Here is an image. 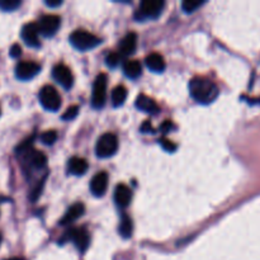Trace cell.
<instances>
[{"label": "cell", "instance_id": "cell-35", "mask_svg": "<svg viewBox=\"0 0 260 260\" xmlns=\"http://www.w3.org/2000/svg\"><path fill=\"white\" fill-rule=\"evenodd\" d=\"M0 243H2V235H0Z\"/></svg>", "mask_w": 260, "mask_h": 260}, {"label": "cell", "instance_id": "cell-13", "mask_svg": "<svg viewBox=\"0 0 260 260\" xmlns=\"http://www.w3.org/2000/svg\"><path fill=\"white\" fill-rule=\"evenodd\" d=\"M108 187V174L106 172H101L91 179L90 190L95 197H102L106 193Z\"/></svg>", "mask_w": 260, "mask_h": 260}, {"label": "cell", "instance_id": "cell-24", "mask_svg": "<svg viewBox=\"0 0 260 260\" xmlns=\"http://www.w3.org/2000/svg\"><path fill=\"white\" fill-rule=\"evenodd\" d=\"M56 140H57V134L55 131H46L41 135V141L45 145H48V146L55 144Z\"/></svg>", "mask_w": 260, "mask_h": 260}, {"label": "cell", "instance_id": "cell-17", "mask_svg": "<svg viewBox=\"0 0 260 260\" xmlns=\"http://www.w3.org/2000/svg\"><path fill=\"white\" fill-rule=\"evenodd\" d=\"M84 211H85V207H84L83 203H75V205H73L66 211L65 216L61 218L60 223L61 225H68V223L74 222V221H76L78 218H80L83 216Z\"/></svg>", "mask_w": 260, "mask_h": 260}, {"label": "cell", "instance_id": "cell-2", "mask_svg": "<svg viewBox=\"0 0 260 260\" xmlns=\"http://www.w3.org/2000/svg\"><path fill=\"white\" fill-rule=\"evenodd\" d=\"M70 42L76 50L89 51L96 47L101 43V40L88 30L76 29L70 35Z\"/></svg>", "mask_w": 260, "mask_h": 260}, {"label": "cell", "instance_id": "cell-6", "mask_svg": "<svg viewBox=\"0 0 260 260\" xmlns=\"http://www.w3.org/2000/svg\"><path fill=\"white\" fill-rule=\"evenodd\" d=\"M107 99V75L99 74L94 80L93 95H91V104L94 108H102L106 104Z\"/></svg>", "mask_w": 260, "mask_h": 260}, {"label": "cell", "instance_id": "cell-21", "mask_svg": "<svg viewBox=\"0 0 260 260\" xmlns=\"http://www.w3.org/2000/svg\"><path fill=\"white\" fill-rule=\"evenodd\" d=\"M112 103L114 107H121L127 98V89L123 85L116 86L112 91Z\"/></svg>", "mask_w": 260, "mask_h": 260}, {"label": "cell", "instance_id": "cell-16", "mask_svg": "<svg viewBox=\"0 0 260 260\" xmlns=\"http://www.w3.org/2000/svg\"><path fill=\"white\" fill-rule=\"evenodd\" d=\"M137 46V36L136 33H128V35L124 36L123 38L119 42V55L121 57H127V56H131L135 52Z\"/></svg>", "mask_w": 260, "mask_h": 260}, {"label": "cell", "instance_id": "cell-31", "mask_svg": "<svg viewBox=\"0 0 260 260\" xmlns=\"http://www.w3.org/2000/svg\"><path fill=\"white\" fill-rule=\"evenodd\" d=\"M173 128V123L170 121H165L164 123L161 124V127H160V129H161V132H164V134H167V132H169L170 129Z\"/></svg>", "mask_w": 260, "mask_h": 260}, {"label": "cell", "instance_id": "cell-29", "mask_svg": "<svg viewBox=\"0 0 260 260\" xmlns=\"http://www.w3.org/2000/svg\"><path fill=\"white\" fill-rule=\"evenodd\" d=\"M141 132H144V134H154L155 129L154 127L151 126V123H150V121H145L144 123H142Z\"/></svg>", "mask_w": 260, "mask_h": 260}, {"label": "cell", "instance_id": "cell-19", "mask_svg": "<svg viewBox=\"0 0 260 260\" xmlns=\"http://www.w3.org/2000/svg\"><path fill=\"white\" fill-rule=\"evenodd\" d=\"M69 172L74 175H84L88 170V162L83 157L74 156L69 160Z\"/></svg>", "mask_w": 260, "mask_h": 260}, {"label": "cell", "instance_id": "cell-5", "mask_svg": "<svg viewBox=\"0 0 260 260\" xmlns=\"http://www.w3.org/2000/svg\"><path fill=\"white\" fill-rule=\"evenodd\" d=\"M164 2L161 0H144V2L140 4L139 10L136 13L137 19H146V18H157L162 12V8H164Z\"/></svg>", "mask_w": 260, "mask_h": 260}, {"label": "cell", "instance_id": "cell-3", "mask_svg": "<svg viewBox=\"0 0 260 260\" xmlns=\"http://www.w3.org/2000/svg\"><path fill=\"white\" fill-rule=\"evenodd\" d=\"M117 150H118V139L116 135L107 132L99 137L95 146V152L99 157L107 159V157L113 156Z\"/></svg>", "mask_w": 260, "mask_h": 260}, {"label": "cell", "instance_id": "cell-18", "mask_svg": "<svg viewBox=\"0 0 260 260\" xmlns=\"http://www.w3.org/2000/svg\"><path fill=\"white\" fill-rule=\"evenodd\" d=\"M145 63L147 68L154 73H162L165 70V61L160 53L152 52L145 58Z\"/></svg>", "mask_w": 260, "mask_h": 260}, {"label": "cell", "instance_id": "cell-26", "mask_svg": "<svg viewBox=\"0 0 260 260\" xmlns=\"http://www.w3.org/2000/svg\"><path fill=\"white\" fill-rule=\"evenodd\" d=\"M119 61H121V55L118 52H112L106 57V62L109 68H116V66H118Z\"/></svg>", "mask_w": 260, "mask_h": 260}, {"label": "cell", "instance_id": "cell-7", "mask_svg": "<svg viewBox=\"0 0 260 260\" xmlns=\"http://www.w3.org/2000/svg\"><path fill=\"white\" fill-rule=\"evenodd\" d=\"M65 240L73 241V243L75 244L76 249H78L79 251H81V253H84V251L88 249L90 238H89L88 231L84 228H74L70 229V230L65 234L62 241Z\"/></svg>", "mask_w": 260, "mask_h": 260}, {"label": "cell", "instance_id": "cell-11", "mask_svg": "<svg viewBox=\"0 0 260 260\" xmlns=\"http://www.w3.org/2000/svg\"><path fill=\"white\" fill-rule=\"evenodd\" d=\"M52 76L58 84H60L62 88L70 89L74 84V76L73 73L70 71V69L68 68L63 63H58L53 68L52 70Z\"/></svg>", "mask_w": 260, "mask_h": 260}, {"label": "cell", "instance_id": "cell-22", "mask_svg": "<svg viewBox=\"0 0 260 260\" xmlns=\"http://www.w3.org/2000/svg\"><path fill=\"white\" fill-rule=\"evenodd\" d=\"M132 230H134V225H132L131 217L127 215H123L121 218V223H119V234L124 239H128L131 238Z\"/></svg>", "mask_w": 260, "mask_h": 260}, {"label": "cell", "instance_id": "cell-14", "mask_svg": "<svg viewBox=\"0 0 260 260\" xmlns=\"http://www.w3.org/2000/svg\"><path fill=\"white\" fill-rule=\"evenodd\" d=\"M135 106H136L137 109L149 114H156L157 112L160 111L156 102L152 98H150V96L145 95V94H140V95L137 96L136 102H135Z\"/></svg>", "mask_w": 260, "mask_h": 260}, {"label": "cell", "instance_id": "cell-8", "mask_svg": "<svg viewBox=\"0 0 260 260\" xmlns=\"http://www.w3.org/2000/svg\"><path fill=\"white\" fill-rule=\"evenodd\" d=\"M61 24V18L57 15L48 14L43 15L40 19V22L37 23L38 30H40V35L45 36V37H52L56 32L58 30Z\"/></svg>", "mask_w": 260, "mask_h": 260}, {"label": "cell", "instance_id": "cell-34", "mask_svg": "<svg viewBox=\"0 0 260 260\" xmlns=\"http://www.w3.org/2000/svg\"><path fill=\"white\" fill-rule=\"evenodd\" d=\"M8 260H25V259H23V258H10Z\"/></svg>", "mask_w": 260, "mask_h": 260}, {"label": "cell", "instance_id": "cell-32", "mask_svg": "<svg viewBox=\"0 0 260 260\" xmlns=\"http://www.w3.org/2000/svg\"><path fill=\"white\" fill-rule=\"evenodd\" d=\"M62 4V2H60V0H57V2H51V0H47L46 2V5H48V7H58V5Z\"/></svg>", "mask_w": 260, "mask_h": 260}, {"label": "cell", "instance_id": "cell-27", "mask_svg": "<svg viewBox=\"0 0 260 260\" xmlns=\"http://www.w3.org/2000/svg\"><path fill=\"white\" fill-rule=\"evenodd\" d=\"M78 113H79V107L71 106L66 109V112L62 116V119H65V121H71V119H74L76 116H78Z\"/></svg>", "mask_w": 260, "mask_h": 260}, {"label": "cell", "instance_id": "cell-33", "mask_svg": "<svg viewBox=\"0 0 260 260\" xmlns=\"http://www.w3.org/2000/svg\"><path fill=\"white\" fill-rule=\"evenodd\" d=\"M250 102H251V103H260V98H258V99H250Z\"/></svg>", "mask_w": 260, "mask_h": 260}, {"label": "cell", "instance_id": "cell-15", "mask_svg": "<svg viewBox=\"0 0 260 260\" xmlns=\"http://www.w3.org/2000/svg\"><path fill=\"white\" fill-rule=\"evenodd\" d=\"M132 192L126 184H118L114 189V202L118 207L126 208L131 203Z\"/></svg>", "mask_w": 260, "mask_h": 260}, {"label": "cell", "instance_id": "cell-9", "mask_svg": "<svg viewBox=\"0 0 260 260\" xmlns=\"http://www.w3.org/2000/svg\"><path fill=\"white\" fill-rule=\"evenodd\" d=\"M41 68L35 61H20L15 66V75L19 80H30L40 73Z\"/></svg>", "mask_w": 260, "mask_h": 260}, {"label": "cell", "instance_id": "cell-28", "mask_svg": "<svg viewBox=\"0 0 260 260\" xmlns=\"http://www.w3.org/2000/svg\"><path fill=\"white\" fill-rule=\"evenodd\" d=\"M160 144H161L162 149H164L165 151H168V152H174L175 150H177V145H175L174 142L170 141V140L165 139V137H164V139L160 140Z\"/></svg>", "mask_w": 260, "mask_h": 260}, {"label": "cell", "instance_id": "cell-30", "mask_svg": "<svg viewBox=\"0 0 260 260\" xmlns=\"http://www.w3.org/2000/svg\"><path fill=\"white\" fill-rule=\"evenodd\" d=\"M20 53H22V48H20V46L18 43L10 47V56L12 57H18V56H20Z\"/></svg>", "mask_w": 260, "mask_h": 260}, {"label": "cell", "instance_id": "cell-1", "mask_svg": "<svg viewBox=\"0 0 260 260\" xmlns=\"http://www.w3.org/2000/svg\"><path fill=\"white\" fill-rule=\"evenodd\" d=\"M189 93L198 103L210 104L218 96V86L210 79L197 76L189 81Z\"/></svg>", "mask_w": 260, "mask_h": 260}, {"label": "cell", "instance_id": "cell-12", "mask_svg": "<svg viewBox=\"0 0 260 260\" xmlns=\"http://www.w3.org/2000/svg\"><path fill=\"white\" fill-rule=\"evenodd\" d=\"M22 38L29 47H40V30L37 23H28L22 28Z\"/></svg>", "mask_w": 260, "mask_h": 260}, {"label": "cell", "instance_id": "cell-20", "mask_svg": "<svg viewBox=\"0 0 260 260\" xmlns=\"http://www.w3.org/2000/svg\"><path fill=\"white\" fill-rule=\"evenodd\" d=\"M123 73L127 78L137 79L142 74V66L137 60H129L123 63Z\"/></svg>", "mask_w": 260, "mask_h": 260}, {"label": "cell", "instance_id": "cell-23", "mask_svg": "<svg viewBox=\"0 0 260 260\" xmlns=\"http://www.w3.org/2000/svg\"><path fill=\"white\" fill-rule=\"evenodd\" d=\"M205 4V2H198V0H184L182 3V9L184 13L189 14V13H194L198 8H201Z\"/></svg>", "mask_w": 260, "mask_h": 260}, {"label": "cell", "instance_id": "cell-25", "mask_svg": "<svg viewBox=\"0 0 260 260\" xmlns=\"http://www.w3.org/2000/svg\"><path fill=\"white\" fill-rule=\"evenodd\" d=\"M19 5V0H3V2H0V8H2L4 12H12V10H15Z\"/></svg>", "mask_w": 260, "mask_h": 260}, {"label": "cell", "instance_id": "cell-4", "mask_svg": "<svg viewBox=\"0 0 260 260\" xmlns=\"http://www.w3.org/2000/svg\"><path fill=\"white\" fill-rule=\"evenodd\" d=\"M40 102L45 109L56 112L61 107V96L53 86L46 85L40 91Z\"/></svg>", "mask_w": 260, "mask_h": 260}, {"label": "cell", "instance_id": "cell-10", "mask_svg": "<svg viewBox=\"0 0 260 260\" xmlns=\"http://www.w3.org/2000/svg\"><path fill=\"white\" fill-rule=\"evenodd\" d=\"M20 156H23V161L28 165L32 169H42L46 167V162H47V157L43 152L35 150L33 147H30L29 150H27L25 152L20 154Z\"/></svg>", "mask_w": 260, "mask_h": 260}]
</instances>
